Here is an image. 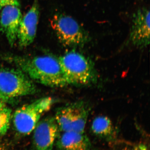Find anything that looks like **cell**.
Instances as JSON below:
<instances>
[{"instance_id": "6da1fadb", "label": "cell", "mask_w": 150, "mask_h": 150, "mask_svg": "<svg viewBox=\"0 0 150 150\" xmlns=\"http://www.w3.org/2000/svg\"><path fill=\"white\" fill-rule=\"evenodd\" d=\"M11 60L18 69L37 82L56 87L68 85L59 58L55 56H14Z\"/></svg>"}, {"instance_id": "7a4b0ae2", "label": "cell", "mask_w": 150, "mask_h": 150, "mask_svg": "<svg viewBox=\"0 0 150 150\" xmlns=\"http://www.w3.org/2000/svg\"><path fill=\"white\" fill-rule=\"evenodd\" d=\"M59 59L68 85H87L96 82V70L91 61L84 55L71 51Z\"/></svg>"}, {"instance_id": "3957f363", "label": "cell", "mask_w": 150, "mask_h": 150, "mask_svg": "<svg viewBox=\"0 0 150 150\" xmlns=\"http://www.w3.org/2000/svg\"><path fill=\"white\" fill-rule=\"evenodd\" d=\"M36 91L33 81L21 70L18 68L0 69V96L5 100L33 94Z\"/></svg>"}, {"instance_id": "277c9868", "label": "cell", "mask_w": 150, "mask_h": 150, "mask_svg": "<svg viewBox=\"0 0 150 150\" xmlns=\"http://www.w3.org/2000/svg\"><path fill=\"white\" fill-rule=\"evenodd\" d=\"M54 101V99L49 97L42 98L17 109L13 115L16 131L21 135L30 134L42 115L50 110Z\"/></svg>"}, {"instance_id": "5b68a950", "label": "cell", "mask_w": 150, "mask_h": 150, "mask_svg": "<svg viewBox=\"0 0 150 150\" xmlns=\"http://www.w3.org/2000/svg\"><path fill=\"white\" fill-rule=\"evenodd\" d=\"M50 22L60 42L65 46H83L90 40L86 31L71 17L55 15Z\"/></svg>"}, {"instance_id": "8992f818", "label": "cell", "mask_w": 150, "mask_h": 150, "mask_svg": "<svg viewBox=\"0 0 150 150\" xmlns=\"http://www.w3.org/2000/svg\"><path fill=\"white\" fill-rule=\"evenodd\" d=\"M87 103L78 101L57 110L55 119L61 132H84L89 112Z\"/></svg>"}, {"instance_id": "52a82bcc", "label": "cell", "mask_w": 150, "mask_h": 150, "mask_svg": "<svg viewBox=\"0 0 150 150\" xmlns=\"http://www.w3.org/2000/svg\"><path fill=\"white\" fill-rule=\"evenodd\" d=\"M59 131L55 117L49 116L39 121L33 133L34 149L52 150Z\"/></svg>"}, {"instance_id": "ba28073f", "label": "cell", "mask_w": 150, "mask_h": 150, "mask_svg": "<svg viewBox=\"0 0 150 150\" xmlns=\"http://www.w3.org/2000/svg\"><path fill=\"white\" fill-rule=\"evenodd\" d=\"M150 14L149 9L142 8L133 16L129 40L134 46L143 48L149 44Z\"/></svg>"}, {"instance_id": "9c48e42d", "label": "cell", "mask_w": 150, "mask_h": 150, "mask_svg": "<svg viewBox=\"0 0 150 150\" xmlns=\"http://www.w3.org/2000/svg\"><path fill=\"white\" fill-rule=\"evenodd\" d=\"M39 15L38 0H34L29 11L22 18L17 36L20 47H27L33 42L36 36Z\"/></svg>"}, {"instance_id": "30bf717a", "label": "cell", "mask_w": 150, "mask_h": 150, "mask_svg": "<svg viewBox=\"0 0 150 150\" xmlns=\"http://www.w3.org/2000/svg\"><path fill=\"white\" fill-rule=\"evenodd\" d=\"M0 15V26L11 46L17 40L19 28L22 19L20 6L9 5L1 9Z\"/></svg>"}, {"instance_id": "8fae6325", "label": "cell", "mask_w": 150, "mask_h": 150, "mask_svg": "<svg viewBox=\"0 0 150 150\" xmlns=\"http://www.w3.org/2000/svg\"><path fill=\"white\" fill-rule=\"evenodd\" d=\"M58 150H91L92 145L84 132H62L57 142Z\"/></svg>"}, {"instance_id": "7c38bea8", "label": "cell", "mask_w": 150, "mask_h": 150, "mask_svg": "<svg viewBox=\"0 0 150 150\" xmlns=\"http://www.w3.org/2000/svg\"><path fill=\"white\" fill-rule=\"evenodd\" d=\"M91 130L94 135L105 139H111L114 133L112 121L108 117L104 115L98 116L94 119Z\"/></svg>"}, {"instance_id": "4fadbf2b", "label": "cell", "mask_w": 150, "mask_h": 150, "mask_svg": "<svg viewBox=\"0 0 150 150\" xmlns=\"http://www.w3.org/2000/svg\"><path fill=\"white\" fill-rule=\"evenodd\" d=\"M11 110L5 105L0 108V136L7 132L9 127Z\"/></svg>"}, {"instance_id": "5bb4252c", "label": "cell", "mask_w": 150, "mask_h": 150, "mask_svg": "<svg viewBox=\"0 0 150 150\" xmlns=\"http://www.w3.org/2000/svg\"><path fill=\"white\" fill-rule=\"evenodd\" d=\"M120 150H149L148 147L143 144H134L127 145Z\"/></svg>"}, {"instance_id": "9a60e30c", "label": "cell", "mask_w": 150, "mask_h": 150, "mask_svg": "<svg viewBox=\"0 0 150 150\" xmlns=\"http://www.w3.org/2000/svg\"><path fill=\"white\" fill-rule=\"evenodd\" d=\"M9 5L20 6V0H0V10Z\"/></svg>"}, {"instance_id": "2e32d148", "label": "cell", "mask_w": 150, "mask_h": 150, "mask_svg": "<svg viewBox=\"0 0 150 150\" xmlns=\"http://www.w3.org/2000/svg\"><path fill=\"white\" fill-rule=\"evenodd\" d=\"M5 100L4 99V98L0 96V106H2V105H4V101Z\"/></svg>"}, {"instance_id": "e0dca14e", "label": "cell", "mask_w": 150, "mask_h": 150, "mask_svg": "<svg viewBox=\"0 0 150 150\" xmlns=\"http://www.w3.org/2000/svg\"><path fill=\"white\" fill-rule=\"evenodd\" d=\"M4 105H2V106H0V108H1V107H3V106H4Z\"/></svg>"}]
</instances>
